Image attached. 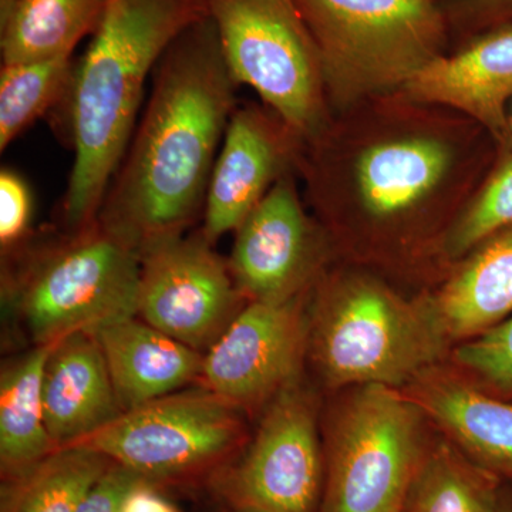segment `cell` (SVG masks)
I'll list each match as a JSON object with an SVG mask.
<instances>
[{"mask_svg":"<svg viewBox=\"0 0 512 512\" xmlns=\"http://www.w3.org/2000/svg\"><path fill=\"white\" fill-rule=\"evenodd\" d=\"M498 151L477 121L400 90L333 113L303 143L298 178L339 261L426 289Z\"/></svg>","mask_w":512,"mask_h":512,"instance_id":"cell-1","label":"cell"},{"mask_svg":"<svg viewBox=\"0 0 512 512\" xmlns=\"http://www.w3.org/2000/svg\"><path fill=\"white\" fill-rule=\"evenodd\" d=\"M97 220L141 251L185 234L204 211L239 84L210 16L174 40Z\"/></svg>","mask_w":512,"mask_h":512,"instance_id":"cell-2","label":"cell"},{"mask_svg":"<svg viewBox=\"0 0 512 512\" xmlns=\"http://www.w3.org/2000/svg\"><path fill=\"white\" fill-rule=\"evenodd\" d=\"M208 16L207 0H104L66 100L74 151L63 200L67 231L97 221L136 131L148 77L174 40Z\"/></svg>","mask_w":512,"mask_h":512,"instance_id":"cell-3","label":"cell"},{"mask_svg":"<svg viewBox=\"0 0 512 512\" xmlns=\"http://www.w3.org/2000/svg\"><path fill=\"white\" fill-rule=\"evenodd\" d=\"M450 350L420 296L366 266L338 259L313 288L308 356L329 389H403Z\"/></svg>","mask_w":512,"mask_h":512,"instance_id":"cell-4","label":"cell"},{"mask_svg":"<svg viewBox=\"0 0 512 512\" xmlns=\"http://www.w3.org/2000/svg\"><path fill=\"white\" fill-rule=\"evenodd\" d=\"M318 49L332 113L400 92L450 52L439 0H296Z\"/></svg>","mask_w":512,"mask_h":512,"instance_id":"cell-5","label":"cell"},{"mask_svg":"<svg viewBox=\"0 0 512 512\" xmlns=\"http://www.w3.org/2000/svg\"><path fill=\"white\" fill-rule=\"evenodd\" d=\"M13 255L3 286L36 345L137 316L140 251L99 220Z\"/></svg>","mask_w":512,"mask_h":512,"instance_id":"cell-6","label":"cell"},{"mask_svg":"<svg viewBox=\"0 0 512 512\" xmlns=\"http://www.w3.org/2000/svg\"><path fill=\"white\" fill-rule=\"evenodd\" d=\"M326 427L319 512H403L430 440L423 412L397 387L342 390Z\"/></svg>","mask_w":512,"mask_h":512,"instance_id":"cell-7","label":"cell"},{"mask_svg":"<svg viewBox=\"0 0 512 512\" xmlns=\"http://www.w3.org/2000/svg\"><path fill=\"white\" fill-rule=\"evenodd\" d=\"M239 86L258 94L302 138L332 119L315 40L296 0H207Z\"/></svg>","mask_w":512,"mask_h":512,"instance_id":"cell-8","label":"cell"},{"mask_svg":"<svg viewBox=\"0 0 512 512\" xmlns=\"http://www.w3.org/2000/svg\"><path fill=\"white\" fill-rule=\"evenodd\" d=\"M241 410L207 389L175 392L126 410L72 446L92 448L153 484L177 480L217 466L238 447Z\"/></svg>","mask_w":512,"mask_h":512,"instance_id":"cell-9","label":"cell"},{"mask_svg":"<svg viewBox=\"0 0 512 512\" xmlns=\"http://www.w3.org/2000/svg\"><path fill=\"white\" fill-rule=\"evenodd\" d=\"M212 488L234 512H319L325 450L301 377L272 397L245 453L214 474Z\"/></svg>","mask_w":512,"mask_h":512,"instance_id":"cell-10","label":"cell"},{"mask_svg":"<svg viewBox=\"0 0 512 512\" xmlns=\"http://www.w3.org/2000/svg\"><path fill=\"white\" fill-rule=\"evenodd\" d=\"M247 302L201 231L140 251L138 318L198 352L217 342Z\"/></svg>","mask_w":512,"mask_h":512,"instance_id":"cell-11","label":"cell"},{"mask_svg":"<svg viewBox=\"0 0 512 512\" xmlns=\"http://www.w3.org/2000/svg\"><path fill=\"white\" fill-rule=\"evenodd\" d=\"M298 180V173L284 175L235 231L228 265L248 302H282L311 292L338 261L303 204Z\"/></svg>","mask_w":512,"mask_h":512,"instance_id":"cell-12","label":"cell"},{"mask_svg":"<svg viewBox=\"0 0 512 512\" xmlns=\"http://www.w3.org/2000/svg\"><path fill=\"white\" fill-rule=\"evenodd\" d=\"M313 291V289H312ZM312 291L282 302H247L207 350L204 389L239 409L271 402L301 377Z\"/></svg>","mask_w":512,"mask_h":512,"instance_id":"cell-13","label":"cell"},{"mask_svg":"<svg viewBox=\"0 0 512 512\" xmlns=\"http://www.w3.org/2000/svg\"><path fill=\"white\" fill-rule=\"evenodd\" d=\"M303 140L264 104L238 106L212 168L201 232L214 244L237 231L284 175L298 173Z\"/></svg>","mask_w":512,"mask_h":512,"instance_id":"cell-14","label":"cell"},{"mask_svg":"<svg viewBox=\"0 0 512 512\" xmlns=\"http://www.w3.org/2000/svg\"><path fill=\"white\" fill-rule=\"evenodd\" d=\"M403 92L424 103L447 107L487 128L500 144L512 138V26L471 37L437 57Z\"/></svg>","mask_w":512,"mask_h":512,"instance_id":"cell-15","label":"cell"},{"mask_svg":"<svg viewBox=\"0 0 512 512\" xmlns=\"http://www.w3.org/2000/svg\"><path fill=\"white\" fill-rule=\"evenodd\" d=\"M403 392L471 461L512 484V402L471 383L453 366L427 367Z\"/></svg>","mask_w":512,"mask_h":512,"instance_id":"cell-16","label":"cell"},{"mask_svg":"<svg viewBox=\"0 0 512 512\" xmlns=\"http://www.w3.org/2000/svg\"><path fill=\"white\" fill-rule=\"evenodd\" d=\"M419 296L451 349L503 322L512 315V227L485 239Z\"/></svg>","mask_w":512,"mask_h":512,"instance_id":"cell-17","label":"cell"},{"mask_svg":"<svg viewBox=\"0 0 512 512\" xmlns=\"http://www.w3.org/2000/svg\"><path fill=\"white\" fill-rule=\"evenodd\" d=\"M43 406L57 448L86 439L123 413L92 333L76 332L57 340L43 376Z\"/></svg>","mask_w":512,"mask_h":512,"instance_id":"cell-18","label":"cell"},{"mask_svg":"<svg viewBox=\"0 0 512 512\" xmlns=\"http://www.w3.org/2000/svg\"><path fill=\"white\" fill-rule=\"evenodd\" d=\"M90 333L99 343L123 412L200 379L204 355L138 316Z\"/></svg>","mask_w":512,"mask_h":512,"instance_id":"cell-19","label":"cell"},{"mask_svg":"<svg viewBox=\"0 0 512 512\" xmlns=\"http://www.w3.org/2000/svg\"><path fill=\"white\" fill-rule=\"evenodd\" d=\"M104 0H12L0 2L2 64L73 56L92 36L103 15Z\"/></svg>","mask_w":512,"mask_h":512,"instance_id":"cell-20","label":"cell"},{"mask_svg":"<svg viewBox=\"0 0 512 512\" xmlns=\"http://www.w3.org/2000/svg\"><path fill=\"white\" fill-rule=\"evenodd\" d=\"M56 342L42 343L3 369L0 377V466L15 476L57 450L45 419L43 376Z\"/></svg>","mask_w":512,"mask_h":512,"instance_id":"cell-21","label":"cell"},{"mask_svg":"<svg viewBox=\"0 0 512 512\" xmlns=\"http://www.w3.org/2000/svg\"><path fill=\"white\" fill-rule=\"evenodd\" d=\"M504 484L443 436L427 446L403 512H497Z\"/></svg>","mask_w":512,"mask_h":512,"instance_id":"cell-22","label":"cell"},{"mask_svg":"<svg viewBox=\"0 0 512 512\" xmlns=\"http://www.w3.org/2000/svg\"><path fill=\"white\" fill-rule=\"evenodd\" d=\"M113 461L89 447H60L15 476L3 478L0 512H77Z\"/></svg>","mask_w":512,"mask_h":512,"instance_id":"cell-23","label":"cell"},{"mask_svg":"<svg viewBox=\"0 0 512 512\" xmlns=\"http://www.w3.org/2000/svg\"><path fill=\"white\" fill-rule=\"evenodd\" d=\"M73 56L8 64L0 70V150L22 136L32 124L72 89Z\"/></svg>","mask_w":512,"mask_h":512,"instance_id":"cell-24","label":"cell"},{"mask_svg":"<svg viewBox=\"0 0 512 512\" xmlns=\"http://www.w3.org/2000/svg\"><path fill=\"white\" fill-rule=\"evenodd\" d=\"M512 227V138L500 144L497 160L450 229L441 249L444 275L451 265L504 229Z\"/></svg>","mask_w":512,"mask_h":512,"instance_id":"cell-25","label":"cell"},{"mask_svg":"<svg viewBox=\"0 0 512 512\" xmlns=\"http://www.w3.org/2000/svg\"><path fill=\"white\" fill-rule=\"evenodd\" d=\"M451 366L485 392L512 402V315L450 350Z\"/></svg>","mask_w":512,"mask_h":512,"instance_id":"cell-26","label":"cell"},{"mask_svg":"<svg viewBox=\"0 0 512 512\" xmlns=\"http://www.w3.org/2000/svg\"><path fill=\"white\" fill-rule=\"evenodd\" d=\"M457 46L471 37L512 26V0H439Z\"/></svg>","mask_w":512,"mask_h":512,"instance_id":"cell-27","label":"cell"},{"mask_svg":"<svg viewBox=\"0 0 512 512\" xmlns=\"http://www.w3.org/2000/svg\"><path fill=\"white\" fill-rule=\"evenodd\" d=\"M32 192L16 171H0V245L3 252L19 248L29 235Z\"/></svg>","mask_w":512,"mask_h":512,"instance_id":"cell-28","label":"cell"},{"mask_svg":"<svg viewBox=\"0 0 512 512\" xmlns=\"http://www.w3.org/2000/svg\"><path fill=\"white\" fill-rule=\"evenodd\" d=\"M143 481L147 480L136 471L111 463L106 473L84 495L77 512H123L128 494Z\"/></svg>","mask_w":512,"mask_h":512,"instance_id":"cell-29","label":"cell"},{"mask_svg":"<svg viewBox=\"0 0 512 512\" xmlns=\"http://www.w3.org/2000/svg\"><path fill=\"white\" fill-rule=\"evenodd\" d=\"M123 512H180L157 490V484L143 481L128 494Z\"/></svg>","mask_w":512,"mask_h":512,"instance_id":"cell-30","label":"cell"},{"mask_svg":"<svg viewBox=\"0 0 512 512\" xmlns=\"http://www.w3.org/2000/svg\"><path fill=\"white\" fill-rule=\"evenodd\" d=\"M497 512H512V484H504Z\"/></svg>","mask_w":512,"mask_h":512,"instance_id":"cell-31","label":"cell"},{"mask_svg":"<svg viewBox=\"0 0 512 512\" xmlns=\"http://www.w3.org/2000/svg\"><path fill=\"white\" fill-rule=\"evenodd\" d=\"M510 130H511V134H512V113H510Z\"/></svg>","mask_w":512,"mask_h":512,"instance_id":"cell-32","label":"cell"},{"mask_svg":"<svg viewBox=\"0 0 512 512\" xmlns=\"http://www.w3.org/2000/svg\"><path fill=\"white\" fill-rule=\"evenodd\" d=\"M0 2H12V0H0Z\"/></svg>","mask_w":512,"mask_h":512,"instance_id":"cell-33","label":"cell"}]
</instances>
